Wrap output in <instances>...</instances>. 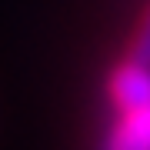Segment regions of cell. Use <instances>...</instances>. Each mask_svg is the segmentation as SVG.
Listing matches in <instances>:
<instances>
[{"label": "cell", "mask_w": 150, "mask_h": 150, "mask_svg": "<svg viewBox=\"0 0 150 150\" xmlns=\"http://www.w3.org/2000/svg\"><path fill=\"white\" fill-rule=\"evenodd\" d=\"M107 90H110V100H113V107L120 113L144 110L150 103V67L123 60V64L110 74Z\"/></svg>", "instance_id": "obj_1"}, {"label": "cell", "mask_w": 150, "mask_h": 150, "mask_svg": "<svg viewBox=\"0 0 150 150\" xmlns=\"http://www.w3.org/2000/svg\"><path fill=\"white\" fill-rule=\"evenodd\" d=\"M103 150H150V103L144 110L120 113L103 140Z\"/></svg>", "instance_id": "obj_2"}, {"label": "cell", "mask_w": 150, "mask_h": 150, "mask_svg": "<svg viewBox=\"0 0 150 150\" xmlns=\"http://www.w3.org/2000/svg\"><path fill=\"white\" fill-rule=\"evenodd\" d=\"M127 60H130V64L150 67V10L140 17V23H137V30H134V40H130Z\"/></svg>", "instance_id": "obj_3"}]
</instances>
